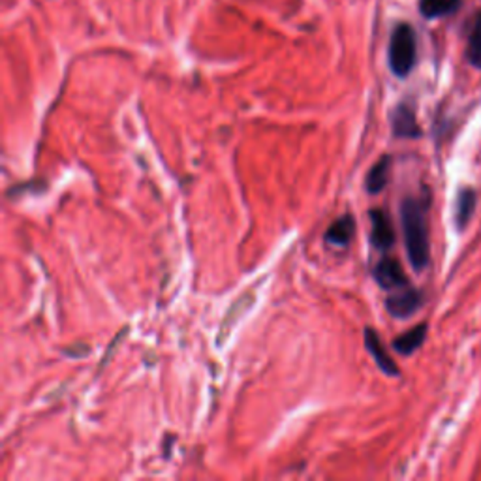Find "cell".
<instances>
[{
  "label": "cell",
  "instance_id": "cell-11",
  "mask_svg": "<svg viewBox=\"0 0 481 481\" xmlns=\"http://www.w3.org/2000/svg\"><path fill=\"white\" fill-rule=\"evenodd\" d=\"M427 329H429L427 324H420L416 328H412L410 331L402 333L393 340V350L399 352L401 356H412L414 352H418L427 338Z\"/></svg>",
  "mask_w": 481,
  "mask_h": 481
},
{
  "label": "cell",
  "instance_id": "cell-3",
  "mask_svg": "<svg viewBox=\"0 0 481 481\" xmlns=\"http://www.w3.org/2000/svg\"><path fill=\"white\" fill-rule=\"evenodd\" d=\"M423 301H425L423 291L406 286V288L397 290V293L387 297L385 309L395 318H410L423 307Z\"/></svg>",
  "mask_w": 481,
  "mask_h": 481
},
{
  "label": "cell",
  "instance_id": "cell-2",
  "mask_svg": "<svg viewBox=\"0 0 481 481\" xmlns=\"http://www.w3.org/2000/svg\"><path fill=\"white\" fill-rule=\"evenodd\" d=\"M418 59V45H416V32L408 23H399L393 29L392 38H389L387 48V62L389 70L397 78H408L414 70Z\"/></svg>",
  "mask_w": 481,
  "mask_h": 481
},
{
  "label": "cell",
  "instance_id": "cell-10",
  "mask_svg": "<svg viewBox=\"0 0 481 481\" xmlns=\"http://www.w3.org/2000/svg\"><path fill=\"white\" fill-rule=\"evenodd\" d=\"M389 171H392V156L384 154L378 162L371 168V171L366 173L365 189L369 194H380L389 180Z\"/></svg>",
  "mask_w": 481,
  "mask_h": 481
},
{
  "label": "cell",
  "instance_id": "cell-13",
  "mask_svg": "<svg viewBox=\"0 0 481 481\" xmlns=\"http://www.w3.org/2000/svg\"><path fill=\"white\" fill-rule=\"evenodd\" d=\"M467 57H468V60H470L472 66H476L477 70H481V15L476 19L474 31L470 34Z\"/></svg>",
  "mask_w": 481,
  "mask_h": 481
},
{
  "label": "cell",
  "instance_id": "cell-12",
  "mask_svg": "<svg viewBox=\"0 0 481 481\" xmlns=\"http://www.w3.org/2000/svg\"><path fill=\"white\" fill-rule=\"evenodd\" d=\"M461 8V0H420V12L425 19H439L455 14Z\"/></svg>",
  "mask_w": 481,
  "mask_h": 481
},
{
  "label": "cell",
  "instance_id": "cell-9",
  "mask_svg": "<svg viewBox=\"0 0 481 481\" xmlns=\"http://www.w3.org/2000/svg\"><path fill=\"white\" fill-rule=\"evenodd\" d=\"M356 234V220L352 215H342L326 232V241L333 246H347Z\"/></svg>",
  "mask_w": 481,
  "mask_h": 481
},
{
  "label": "cell",
  "instance_id": "cell-4",
  "mask_svg": "<svg viewBox=\"0 0 481 481\" xmlns=\"http://www.w3.org/2000/svg\"><path fill=\"white\" fill-rule=\"evenodd\" d=\"M371 241L380 252H387L395 245V230L389 215L384 209H371Z\"/></svg>",
  "mask_w": 481,
  "mask_h": 481
},
{
  "label": "cell",
  "instance_id": "cell-1",
  "mask_svg": "<svg viewBox=\"0 0 481 481\" xmlns=\"http://www.w3.org/2000/svg\"><path fill=\"white\" fill-rule=\"evenodd\" d=\"M429 199L423 198H404L401 203V224L406 254L410 265L416 271H423L430 260L429 243V222H427Z\"/></svg>",
  "mask_w": 481,
  "mask_h": 481
},
{
  "label": "cell",
  "instance_id": "cell-5",
  "mask_svg": "<svg viewBox=\"0 0 481 481\" xmlns=\"http://www.w3.org/2000/svg\"><path fill=\"white\" fill-rule=\"evenodd\" d=\"M392 128L395 137H406V140H418V137H421V128L416 119V111L406 102H401L392 111Z\"/></svg>",
  "mask_w": 481,
  "mask_h": 481
},
{
  "label": "cell",
  "instance_id": "cell-6",
  "mask_svg": "<svg viewBox=\"0 0 481 481\" xmlns=\"http://www.w3.org/2000/svg\"><path fill=\"white\" fill-rule=\"evenodd\" d=\"M375 281L384 290H401L410 286L408 277L402 271V265L395 258H382L375 267Z\"/></svg>",
  "mask_w": 481,
  "mask_h": 481
},
{
  "label": "cell",
  "instance_id": "cell-7",
  "mask_svg": "<svg viewBox=\"0 0 481 481\" xmlns=\"http://www.w3.org/2000/svg\"><path fill=\"white\" fill-rule=\"evenodd\" d=\"M365 347H366V350H369V354L375 357L376 365L380 366V371L384 375H387V376H399L401 375L397 363L392 359V356L385 352L378 333L373 328L365 329Z\"/></svg>",
  "mask_w": 481,
  "mask_h": 481
},
{
  "label": "cell",
  "instance_id": "cell-8",
  "mask_svg": "<svg viewBox=\"0 0 481 481\" xmlns=\"http://www.w3.org/2000/svg\"><path fill=\"white\" fill-rule=\"evenodd\" d=\"M476 203L477 196L474 189H461L459 194H457V205H455V224L457 230H467V226L470 224L474 211H476Z\"/></svg>",
  "mask_w": 481,
  "mask_h": 481
}]
</instances>
